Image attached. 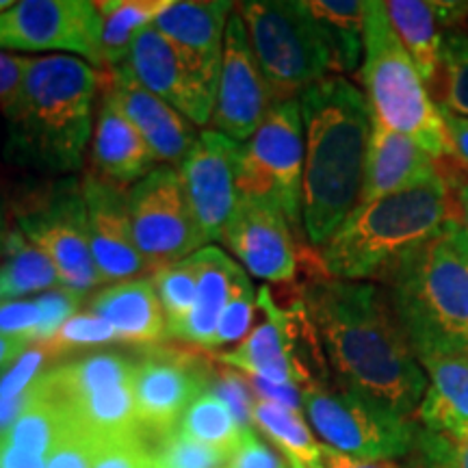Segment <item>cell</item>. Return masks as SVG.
Here are the masks:
<instances>
[{
  "label": "cell",
  "mask_w": 468,
  "mask_h": 468,
  "mask_svg": "<svg viewBox=\"0 0 468 468\" xmlns=\"http://www.w3.org/2000/svg\"><path fill=\"white\" fill-rule=\"evenodd\" d=\"M302 303L338 386L414 420L427 376L388 291L327 276L306 284Z\"/></svg>",
  "instance_id": "cell-1"
},
{
  "label": "cell",
  "mask_w": 468,
  "mask_h": 468,
  "mask_svg": "<svg viewBox=\"0 0 468 468\" xmlns=\"http://www.w3.org/2000/svg\"><path fill=\"white\" fill-rule=\"evenodd\" d=\"M303 122L302 224L317 248L358 207L371 137L367 96L345 76H325L300 96Z\"/></svg>",
  "instance_id": "cell-2"
},
{
  "label": "cell",
  "mask_w": 468,
  "mask_h": 468,
  "mask_svg": "<svg viewBox=\"0 0 468 468\" xmlns=\"http://www.w3.org/2000/svg\"><path fill=\"white\" fill-rule=\"evenodd\" d=\"M101 72L76 57H35L25 87L7 111V159L63 176L83 167L93 134Z\"/></svg>",
  "instance_id": "cell-3"
},
{
  "label": "cell",
  "mask_w": 468,
  "mask_h": 468,
  "mask_svg": "<svg viewBox=\"0 0 468 468\" xmlns=\"http://www.w3.org/2000/svg\"><path fill=\"white\" fill-rule=\"evenodd\" d=\"M455 218L442 174L406 191L358 204L321 248V265L336 280L388 284L410 256Z\"/></svg>",
  "instance_id": "cell-4"
},
{
  "label": "cell",
  "mask_w": 468,
  "mask_h": 468,
  "mask_svg": "<svg viewBox=\"0 0 468 468\" xmlns=\"http://www.w3.org/2000/svg\"><path fill=\"white\" fill-rule=\"evenodd\" d=\"M397 319L419 365L468 358V228L452 219L388 282Z\"/></svg>",
  "instance_id": "cell-5"
},
{
  "label": "cell",
  "mask_w": 468,
  "mask_h": 468,
  "mask_svg": "<svg viewBox=\"0 0 468 468\" xmlns=\"http://www.w3.org/2000/svg\"><path fill=\"white\" fill-rule=\"evenodd\" d=\"M360 76L371 117L390 131L412 137L434 159L452 154L441 111L431 102L419 69L393 31L386 3L379 0H367Z\"/></svg>",
  "instance_id": "cell-6"
},
{
  "label": "cell",
  "mask_w": 468,
  "mask_h": 468,
  "mask_svg": "<svg viewBox=\"0 0 468 468\" xmlns=\"http://www.w3.org/2000/svg\"><path fill=\"white\" fill-rule=\"evenodd\" d=\"M237 14L248 31L273 107L300 101L308 87L335 76L330 50L306 3L250 0L237 5Z\"/></svg>",
  "instance_id": "cell-7"
},
{
  "label": "cell",
  "mask_w": 468,
  "mask_h": 468,
  "mask_svg": "<svg viewBox=\"0 0 468 468\" xmlns=\"http://www.w3.org/2000/svg\"><path fill=\"white\" fill-rule=\"evenodd\" d=\"M302 406L325 447L351 458L397 460L417 441V420L397 417L338 384L314 379L303 386Z\"/></svg>",
  "instance_id": "cell-8"
},
{
  "label": "cell",
  "mask_w": 468,
  "mask_h": 468,
  "mask_svg": "<svg viewBox=\"0 0 468 468\" xmlns=\"http://www.w3.org/2000/svg\"><path fill=\"white\" fill-rule=\"evenodd\" d=\"M16 215L17 228L48 256L68 289L85 292L104 284L91 256L83 183L79 178L57 180L17 208Z\"/></svg>",
  "instance_id": "cell-9"
},
{
  "label": "cell",
  "mask_w": 468,
  "mask_h": 468,
  "mask_svg": "<svg viewBox=\"0 0 468 468\" xmlns=\"http://www.w3.org/2000/svg\"><path fill=\"white\" fill-rule=\"evenodd\" d=\"M303 122L300 101L271 107L254 137L243 145L239 165L241 197L280 204L291 226L302 221Z\"/></svg>",
  "instance_id": "cell-10"
},
{
  "label": "cell",
  "mask_w": 468,
  "mask_h": 468,
  "mask_svg": "<svg viewBox=\"0 0 468 468\" xmlns=\"http://www.w3.org/2000/svg\"><path fill=\"white\" fill-rule=\"evenodd\" d=\"M137 248L148 269L161 271L200 251L204 237L193 218L178 169L156 167L128 189Z\"/></svg>",
  "instance_id": "cell-11"
},
{
  "label": "cell",
  "mask_w": 468,
  "mask_h": 468,
  "mask_svg": "<svg viewBox=\"0 0 468 468\" xmlns=\"http://www.w3.org/2000/svg\"><path fill=\"white\" fill-rule=\"evenodd\" d=\"M0 50H61L101 68V11L87 0H22L0 14Z\"/></svg>",
  "instance_id": "cell-12"
},
{
  "label": "cell",
  "mask_w": 468,
  "mask_h": 468,
  "mask_svg": "<svg viewBox=\"0 0 468 468\" xmlns=\"http://www.w3.org/2000/svg\"><path fill=\"white\" fill-rule=\"evenodd\" d=\"M259 308L265 321L254 327L241 345L219 354L221 365L237 368L243 376H254L273 384L308 386L314 382L303 362L300 345L314 335L303 303L297 302L292 310L278 308L269 286L259 291Z\"/></svg>",
  "instance_id": "cell-13"
},
{
  "label": "cell",
  "mask_w": 468,
  "mask_h": 468,
  "mask_svg": "<svg viewBox=\"0 0 468 468\" xmlns=\"http://www.w3.org/2000/svg\"><path fill=\"white\" fill-rule=\"evenodd\" d=\"M241 152L243 145L228 134L204 131L189 156L180 163V183L204 243L221 241V234L241 200L239 191Z\"/></svg>",
  "instance_id": "cell-14"
},
{
  "label": "cell",
  "mask_w": 468,
  "mask_h": 468,
  "mask_svg": "<svg viewBox=\"0 0 468 468\" xmlns=\"http://www.w3.org/2000/svg\"><path fill=\"white\" fill-rule=\"evenodd\" d=\"M210 371L202 362L172 349H150L137 360L133 378L134 410L142 434L156 441L178 427L186 408L204 393Z\"/></svg>",
  "instance_id": "cell-15"
},
{
  "label": "cell",
  "mask_w": 468,
  "mask_h": 468,
  "mask_svg": "<svg viewBox=\"0 0 468 468\" xmlns=\"http://www.w3.org/2000/svg\"><path fill=\"white\" fill-rule=\"evenodd\" d=\"M271 107L265 79L251 52L248 31L241 16L234 9L226 27L224 58L210 124L213 131L228 134L234 142H250Z\"/></svg>",
  "instance_id": "cell-16"
},
{
  "label": "cell",
  "mask_w": 468,
  "mask_h": 468,
  "mask_svg": "<svg viewBox=\"0 0 468 468\" xmlns=\"http://www.w3.org/2000/svg\"><path fill=\"white\" fill-rule=\"evenodd\" d=\"M221 243L241 261L251 276L286 284L297 273V248L280 204L241 197L228 221Z\"/></svg>",
  "instance_id": "cell-17"
},
{
  "label": "cell",
  "mask_w": 468,
  "mask_h": 468,
  "mask_svg": "<svg viewBox=\"0 0 468 468\" xmlns=\"http://www.w3.org/2000/svg\"><path fill=\"white\" fill-rule=\"evenodd\" d=\"M126 66L145 90L185 115L193 126L210 124L215 93L154 25L137 35Z\"/></svg>",
  "instance_id": "cell-18"
},
{
  "label": "cell",
  "mask_w": 468,
  "mask_h": 468,
  "mask_svg": "<svg viewBox=\"0 0 468 468\" xmlns=\"http://www.w3.org/2000/svg\"><path fill=\"white\" fill-rule=\"evenodd\" d=\"M87 207V234L102 282L134 280L148 269L137 248L128 208V193L109 180L87 174L80 178Z\"/></svg>",
  "instance_id": "cell-19"
},
{
  "label": "cell",
  "mask_w": 468,
  "mask_h": 468,
  "mask_svg": "<svg viewBox=\"0 0 468 468\" xmlns=\"http://www.w3.org/2000/svg\"><path fill=\"white\" fill-rule=\"evenodd\" d=\"M101 91L142 133L156 161L180 167L200 137L185 115L145 90L126 63L113 69H101Z\"/></svg>",
  "instance_id": "cell-20"
},
{
  "label": "cell",
  "mask_w": 468,
  "mask_h": 468,
  "mask_svg": "<svg viewBox=\"0 0 468 468\" xmlns=\"http://www.w3.org/2000/svg\"><path fill=\"white\" fill-rule=\"evenodd\" d=\"M232 7V3L224 0L221 3L186 0V3H172L154 20V27L178 48L215 96H218L226 27Z\"/></svg>",
  "instance_id": "cell-21"
},
{
  "label": "cell",
  "mask_w": 468,
  "mask_h": 468,
  "mask_svg": "<svg viewBox=\"0 0 468 468\" xmlns=\"http://www.w3.org/2000/svg\"><path fill=\"white\" fill-rule=\"evenodd\" d=\"M438 172L436 159L419 142L408 134L390 131L376 117H371V137H368L365 183L358 204L376 202L379 197L406 191Z\"/></svg>",
  "instance_id": "cell-22"
},
{
  "label": "cell",
  "mask_w": 468,
  "mask_h": 468,
  "mask_svg": "<svg viewBox=\"0 0 468 468\" xmlns=\"http://www.w3.org/2000/svg\"><path fill=\"white\" fill-rule=\"evenodd\" d=\"M156 163L159 161L133 122L109 98L101 96V111L91 134L93 174L124 186L154 172Z\"/></svg>",
  "instance_id": "cell-23"
},
{
  "label": "cell",
  "mask_w": 468,
  "mask_h": 468,
  "mask_svg": "<svg viewBox=\"0 0 468 468\" xmlns=\"http://www.w3.org/2000/svg\"><path fill=\"white\" fill-rule=\"evenodd\" d=\"M468 5L464 3H430V0H388V14L393 31L399 37L403 48L419 69L420 79L430 91L441 69L442 52V27L462 16Z\"/></svg>",
  "instance_id": "cell-24"
},
{
  "label": "cell",
  "mask_w": 468,
  "mask_h": 468,
  "mask_svg": "<svg viewBox=\"0 0 468 468\" xmlns=\"http://www.w3.org/2000/svg\"><path fill=\"white\" fill-rule=\"evenodd\" d=\"M90 313L113 325L122 343L154 345L167 336L165 313L148 278L107 286L91 300Z\"/></svg>",
  "instance_id": "cell-25"
},
{
  "label": "cell",
  "mask_w": 468,
  "mask_h": 468,
  "mask_svg": "<svg viewBox=\"0 0 468 468\" xmlns=\"http://www.w3.org/2000/svg\"><path fill=\"white\" fill-rule=\"evenodd\" d=\"M193 262L197 269L196 308L176 338L213 349L215 330H218L221 313H224L234 291L250 278L226 251L218 248L196 251Z\"/></svg>",
  "instance_id": "cell-26"
},
{
  "label": "cell",
  "mask_w": 468,
  "mask_h": 468,
  "mask_svg": "<svg viewBox=\"0 0 468 468\" xmlns=\"http://www.w3.org/2000/svg\"><path fill=\"white\" fill-rule=\"evenodd\" d=\"M427 390L417 410L420 430L430 434H468V358L442 356L420 362Z\"/></svg>",
  "instance_id": "cell-27"
},
{
  "label": "cell",
  "mask_w": 468,
  "mask_h": 468,
  "mask_svg": "<svg viewBox=\"0 0 468 468\" xmlns=\"http://www.w3.org/2000/svg\"><path fill=\"white\" fill-rule=\"evenodd\" d=\"M324 35L332 57V72H354L365 57L367 3L362 0H303Z\"/></svg>",
  "instance_id": "cell-28"
},
{
  "label": "cell",
  "mask_w": 468,
  "mask_h": 468,
  "mask_svg": "<svg viewBox=\"0 0 468 468\" xmlns=\"http://www.w3.org/2000/svg\"><path fill=\"white\" fill-rule=\"evenodd\" d=\"M172 0H101V68L124 66L133 42L165 11Z\"/></svg>",
  "instance_id": "cell-29"
},
{
  "label": "cell",
  "mask_w": 468,
  "mask_h": 468,
  "mask_svg": "<svg viewBox=\"0 0 468 468\" xmlns=\"http://www.w3.org/2000/svg\"><path fill=\"white\" fill-rule=\"evenodd\" d=\"M0 282L5 302L66 286L52 261L28 241L20 228L9 230L0 250Z\"/></svg>",
  "instance_id": "cell-30"
},
{
  "label": "cell",
  "mask_w": 468,
  "mask_h": 468,
  "mask_svg": "<svg viewBox=\"0 0 468 468\" xmlns=\"http://www.w3.org/2000/svg\"><path fill=\"white\" fill-rule=\"evenodd\" d=\"M251 420L286 455V460L300 462L306 468H324V444L317 442L302 410L256 399Z\"/></svg>",
  "instance_id": "cell-31"
},
{
  "label": "cell",
  "mask_w": 468,
  "mask_h": 468,
  "mask_svg": "<svg viewBox=\"0 0 468 468\" xmlns=\"http://www.w3.org/2000/svg\"><path fill=\"white\" fill-rule=\"evenodd\" d=\"M176 431L189 436L193 441L213 444V447L234 452L243 436V427L234 419L232 410L218 395L204 390L196 401L186 408Z\"/></svg>",
  "instance_id": "cell-32"
},
{
  "label": "cell",
  "mask_w": 468,
  "mask_h": 468,
  "mask_svg": "<svg viewBox=\"0 0 468 468\" xmlns=\"http://www.w3.org/2000/svg\"><path fill=\"white\" fill-rule=\"evenodd\" d=\"M430 91H434L441 113L468 117V35L458 31L444 35L441 69Z\"/></svg>",
  "instance_id": "cell-33"
},
{
  "label": "cell",
  "mask_w": 468,
  "mask_h": 468,
  "mask_svg": "<svg viewBox=\"0 0 468 468\" xmlns=\"http://www.w3.org/2000/svg\"><path fill=\"white\" fill-rule=\"evenodd\" d=\"M152 282H154L156 295H159L163 313H165L167 336L176 338L196 308L197 269L193 256L156 271Z\"/></svg>",
  "instance_id": "cell-34"
},
{
  "label": "cell",
  "mask_w": 468,
  "mask_h": 468,
  "mask_svg": "<svg viewBox=\"0 0 468 468\" xmlns=\"http://www.w3.org/2000/svg\"><path fill=\"white\" fill-rule=\"evenodd\" d=\"M152 455L156 468H228L232 453L174 430L156 441Z\"/></svg>",
  "instance_id": "cell-35"
},
{
  "label": "cell",
  "mask_w": 468,
  "mask_h": 468,
  "mask_svg": "<svg viewBox=\"0 0 468 468\" xmlns=\"http://www.w3.org/2000/svg\"><path fill=\"white\" fill-rule=\"evenodd\" d=\"M109 343H122L115 327L93 313H76L57 330L48 343H42L50 356L66 354V351L101 347Z\"/></svg>",
  "instance_id": "cell-36"
},
{
  "label": "cell",
  "mask_w": 468,
  "mask_h": 468,
  "mask_svg": "<svg viewBox=\"0 0 468 468\" xmlns=\"http://www.w3.org/2000/svg\"><path fill=\"white\" fill-rule=\"evenodd\" d=\"M412 452H417L420 468H468V434H430L419 427Z\"/></svg>",
  "instance_id": "cell-37"
},
{
  "label": "cell",
  "mask_w": 468,
  "mask_h": 468,
  "mask_svg": "<svg viewBox=\"0 0 468 468\" xmlns=\"http://www.w3.org/2000/svg\"><path fill=\"white\" fill-rule=\"evenodd\" d=\"M256 306H259V295L254 292V286H251L250 280H245V282L234 291L230 302H228L224 313H221L218 330H215L213 349L221 347V345L243 341V338L250 335Z\"/></svg>",
  "instance_id": "cell-38"
},
{
  "label": "cell",
  "mask_w": 468,
  "mask_h": 468,
  "mask_svg": "<svg viewBox=\"0 0 468 468\" xmlns=\"http://www.w3.org/2000/svg\"><path fill=\"white\" fill-rule=\"evenodd\" d=\"M91 468H156L150 442L144 434H133L101 442Z\"/></svg>",
  "instance_id": "cell-39"
},
{
  "label": "cell",
  "mask_w": 468,
  "mask_h": 468,
  "mask_svg": "<svg viewBox=\"0 0 468 468\" xmlns=\"http://www.w3.org/2000/svg\"><path fill=\"white\" fill-rule=\"evenodd\" d=\"M210 378H213V390H210V393H215L219 399H224L228 403L234 419L239 420V425H241L243 430H251V425H254V420H251V410H254L256 397L251 393L243 373L228 367L221 368V371L219 368L218 371H210Z\"/></svg>",
  "instance_id": "cell-40"
},
{
  "label": "cell",
  "mask_w": 468,
  "mask_h": 468,
  "mask_svg": "<svg viewBox=\"0 0 468 468\" xmlns=\"http://www.w3.org/2000/svg\"><path fill=\"white\" fill-rule=\"evenodd\" d=\"M50 358L48 349L44 345H31L20 354L14 365L5 368L0 376V399H17L25 397L31 386L42 376V367Z\"/></svg>",
  "instance_id": "cell-41"
},
{
  "label": "cell",
  "mask_w": 468,
  "mask_h": 468,
  "mask_svg": "<svg viewBox=\"0 0 468 468\" xmlns=\"http://www.w3.org/2000/svg\"><path fill=\"white\" fill-rule=\"evenodd\" d=\"M85 300V292L68 289V286H61V289L44 292L42 297H37L39 308H42V325H39L37 336H35L33 345L48 343L52 336L57 335V330L69 317H74L76 310L80 308V303Z\"/></svg>",
  "instance_id": "cell-42"
},
{
  "label": "cell",
  "mask_w": 468,
  "mask_h": 468,
  "mask_svg": "<svg viewBox=\"0 0 468 468\" xmlns=\"http://www.w3.org/2000/svg\"><path fill=\"white\" fill-rule=\"evenodd\" d=\"M101 442L72 425L46 458V468H91Z\"/></svg>",
  "instance_id": "cell-43"
},
{
  "label": "cell",
  "mask_w": 468,
  "mask_h": 468,
  "mask_svg": "<svg viewBox=\"0 0 468 468\" xmlns=\"http://www.w3.org/2000/svg\"><path fill=\"white\" fill-rule=\"evenodd\" d=\"M39 325H42V308L37 300H11L0 303V336L22 338L33 345Z\"/></svg>",
  "instance_id": "cell-44"
},
{
  "label": "cell",
  "mask_w": 468,
  "mask_h": 468,
  "mask_svg": "<svg viewBox=\"0 0 468 468\" xmlns=\"http://www.w3.org/2000/svg\"><path fill=\"white\" fill-rule=\"evenodd\" d=\"M228 468H289V462L280 458L254 430H245Z\"/></svg>",
  "instance_id": "cell-45"
},
{
  "label": "cell",
  "mask_w": 468,
  "mask_h": 468,
  "mask_svg": "<svg viewBox=\"0 0 468 468\" xmlns=\"http://www.w3.org/2000/svg\"><path fill=\"white\" fill-rule=\"evenodd\" d=\"M33 61L35 57L0 50V113L3 115H7V111L20 96Z\"/></svg>",
  "instance_id": "cell-46"
},
{
  "label": "cell",
  "mask_w": 468,
  "mask_h": 468,
  "mask_svg": "<svg viewBox=\"0 0 468 468\" xmlns=\"http://www.w3.org/2000/svg\"><path fill=\"white\" fill-rule=\"evenodd\" d=\"M248 379L251 393H254L256 399L276 403V406L291 408V410H303L302 406V386L297 384H273L267 382V379L245 376Z\"/></svg>",
  "instance_id": "cell-47"
},
{
  "label": "cell",
  "mask_w": 468,
  "mask_h": 468,
  "mask_svg": "<svg viewBox=\"0 0 468 468\" xmlns=\"http://www.w3.org/2000/svg\"><path fill=\"white\" fill-rule=\"evenodd\" d=\"M441 115L444 120V128H447L452 156H455L462 165L468 167V117H455L447 113Z\"/></svg>",
  "instance_id": "cell-48"
},
{
  "label": "cell",
  "mask_w": 468,
  "mask_h": 468,
  "mask_svg": "<svg viewBox=\"0 0 468 468\" xmlns=\"http://www.w3.org/2000/svg\"><path fill=\"white\" fill-rule=\"evenodd\" d=\"M324 468H403L395 460H362L351 458L324 444Z\"/></svg>",
  "instance_id": "cell-49"
},
{
  "label": "cell",
  "mask_w": 468,
  "mask_h": 468,
  "mask_svg": "<svg viewBox=\"0 0 468 468\" xmlns=\"http://www.w3.org/2000/svg\"><path fill=\"white\" fill-rule=\"evenodd\" d=\"M27 347H31V345L22 338L0 336V368H9Z\"/></svg>",
  "instance_id": "cell-50"
},
{
  "label": "cell",
  "mask_w": 468,
  "mask_h": 468,
  "mask_svg": "<svg viewBox=\"0 0 468 468\" xmlns=\"http://www.w3.org/2000/svg\"><path fill=\"white\" fill-rule=\"evenodd\" d=\"M458 202H460V208H462V215H464V226L468 228V183L462 186V191H460V197H458Z\"/></svg>",
  "instance_id": "cell-51"
},
{
  "label": "cell",
  "mask_w": 468,
  "mask_h": 468,
  "mask_svg": "<svg viewBox=\"0 0 468 468\" xmlns=\"http://www.w3.org/2000/svg\"><path fill=\"white\" fill-rule=\"evenodd\" d=\"M9 228H7V219H5V208H3V200H0V250H3L5 239H7Z\"/></svg>",
  "instance_id": "cell-52"
},
{
  "label": "cell",
  "mask_w": 468,
  "mask_h": 468,
  "mask_svg": "<svg viewBox=\"0 0 468 468\" xmlns=\"http://www.w3.org/2000/svg\"><path fill=\"white\" fill-rule=\"evenodd\" d=\"M11 7H14V3H11V0H0V14H5V11Z\"/></svg>",
  "instance_id": "cell-53"
},
{
  "label": "cell",
  "mask_w": 468,
  "mask_h": 468,
  "mask_svg": "<svg viewBox=\"0 0 468 468\" xmlns=\"http://www.w3.org/2000/svg\"><path fill=\"white\" fill-rule=\"evenodd\" d=\"M289 462V468H306V466H302L300 462H295V460H286Z\"/></svg>",
  "instance_id": "cell-54"
},
{
  "label": "cell",
  "mask_w": 468,
  "mask_h": 468,
  "mask_svg": "<svg viewBox=\"0 0 468 468\" xmlns=\"http://www.w3.org/2000/svg\"><path fill=\"white\" fill-rule=\"evenodd\" d=\"M5 302V295H3V282H0V303Z\"/></svg>",
  "instance_id": "cell-55"
}]
</instances>
